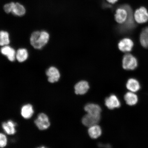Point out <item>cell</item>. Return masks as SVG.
Wrapping results in <instances>:
<instances>
[{"mask_svg":"<svg viewBox=\"0 0 148 148\" xmlns=\"http://www.w3.org/2000/svg\"><path fill=\"white\" fill-rule=\"evenodd\" d=\"M49 34L45 31H36L33 32L30 38V42L35 49H39L46 44L49 39Z\"/></svg>","mask_w":148,"mask_h":148,"instance_id":"obj_1","label":"cell"},{"mask_svg":"<svg viewBox=\"0 0 148 148\" xmlns=\"http://www.w3.org/2000/svg\"><path fill=\"white\" fill-rule=\"evenodd\" d=\"M134 16L131 8L130 9L129 15L124 23L118 27V30L121 33H125L132 30L136 27Z\"/></svg>","mask_w":148,"mask_h":148,"instance_id":"obj_2","label":"cell"},{"mask_svg":"<svg viewBox=\"0 0 148 148\" xmlns=\"http://www.w3.org/2000/svg\"><path fill=\"white\" fill-rule=\"evenodd\" d=\"M131 8V7L127 4L120 6L116 10L115 14L116 21L119 24L124 23L128 17L129 10Z\"/></svg>","mask_w":148,"mask_h":148,"instance_id":"obj_3","label":"cell"},{"mask_svg":"<svg viewBox=\"0 0 148 148\" xmlns=\"http://www.w3.org/2000/svg\"><path fill=\"white\" fill-rule=\"evenodd\" d=\"M136 58L130 53L126 54L123 57V66L124 69L127 70H134L138 66Z\"/></svg>","mask_w":148,"mask_h":148,"instance_id":"obj_4","label":"cell"},{"mask_svg":"<svg viewBox=\"0 0 148 148\" xmlns=\"http://www.w3.org/2000/svg\"><path fill=\"white\" fill-rule=\"evenodd\" d=\"M34 122L37 127L41 130L47 129L50 125L49 117L44 113L39 114Z\"/></svg>","mask_w":148,"mask_h":148,"instance_id":"obj_5","label":"cell"},{"mask_svg":"<svg viewBox=\"0 0 148 148\" xmlns=\"http://www.w3.org/2000/svg\"><path fill=\"white\" fill-rule=\"evenodd\" d=\"M134 16L135 21L138 23H145L148 21V12L145 7H142L137 9Z\"/></svg>","mask_w":148,"mask_h":148,"instance_id":"obj_6","label":"cell"},{"mask_svg":"<svg viewBox=\"0 0 148 148\" xmlns=\"http://www.w3.org/2000/svg\"><path fill=\"white\" fill-rule=\"evenodd\" d=\"M101 119V116L92 115L87 114L82 118V123L86 127H90L99 123Z\"/></svg>","mask_w":148,"mask_h":148,"instance_id":"obj_7","label":"cell"},{"mask_svg":"<svg viewBox=\"0 0 148 148\" xmlns=\"http://www.w3.org/2000/svg\"><path fill=\"white\" fill-rule=\"evenodd\" d=\"M134 43L130 38H126L121 40L118 43V47L123 52H129L132 51Z\"/></svg>","mask_w":148,"mask_h":148,"instance_id":"obj_8","label":"cell"},{"mask_svg":"<svg viewBox=\"0 0 148 148\" xmlns=\"http://www.w3.org/2000/svg\"><path fill=\"white\" fill-rule=\"evenodd\" d=\"M46 75L48 77V81L51 83L57 82L60 77V73L58 69L53 66H51L47 70Z\"/></svg>","mask_w":148,"mask_h":148,"instance_id":"obj_9","label":"cell"},{"mask_svg":"<svg viewBox=\"0 0 148 148\" xmlns=\"http://www.w3.org/2000/svg\"><path fill=\"white\" fill-rule=\"evenodd\" d=\"M105 104L108 109L113 110L115 108H119L121 106V103L119 99L114 95H112L105 100Z\"/></svg>","mask_w":148,"mask_h":148,"instance_id":"obj_10","label":"cell"},{"mask_svg":"<svg viewBox=\"0 0 148 148\" xmlns=\"http://www.w3.org/2000/svg\"><path fill=\"white\" fill-rule=\"evenodd\" d=\"M89 88V85L88 82L85 81H81L75 85V92L77 95H84L88 92Z\"/></svg>","mask_w":148,"mask_h":148,"instance_id":"obj_11","label":"cell"},{"mask_svg":"<svg viewBox=\"0 0 148 148\" xmlns=\"http://www.w3.org/2000/svg\"><path fill=\"white\" fill-rule=\"evenodd\" d=\"M84 109L88 114L101 116V109L98 105L93 103H88L85 106Z\"/></svg>","mask_w":148,"mask_h":148,"instance_id":"obj_12","label":"cell"},{"mask_svg":"<svg viewBox=\"0 0 148 148\" xmlns=\"http://www.w3.org/2000/svg\"><path fill=\"white\" fill-rule=\"evenodd\" d=\"M1 52L3 55L6 56L8 60L11 62H13L15 60V51L10 46H5L3 47L1 49Z\"/></svg>","mask_w":148,"mask_h":148,"instance_id":"obj_13","label":"cell"},{"mask_svg":"<svg viewBox=\"0 0 148 148\" xmlns=\"http://www.w3.org/2000/svg\"><path fill=\"white\" fill-rule=\"evenodd\" d=\"M124 99L127 104L131 106L136 105L138 101V96L134 92L130 91L125 94Z\"/></svg>","mask_w":148,"mask_h":148,"instance_id":"obj_14","label":"cell"},{"mask_svg":"<svg viewBox=\"0 0 148 148\" xmlns=\"http://www.w3.org/2000/svg\"><path fill=\"white\" fill-rule=\"evenodd\" d=\"M126 87L130 92H135L140 90V86L139 82L137 79L131 78L127 81Z\"/></svg>","mask_w":148,"mask_h":148,"instance_id":"obj_15","label":"cell"},{"mask_svg":"<svg viewBox=\"0 0 148 148\" xmlns=\"http://www.w3.org/2000/svg\"><path fill=\"white\" fill-rule=\"evenodd\" d=\"M88 134L90 137L93 139H97L101 136V129L99 125H95L89 127Z\"/></svg>","mask_w":148,"mask_h":148,"instance_id":"obj_16","label":"cell"},{"mask_svg":"<svg viewBox=\"0 0 148 148\" xmlns=\"http://www.w3.org/2000/svg\"><path fill=\"white\" fill-rule=\"evenodd\" d=\"M16 123L12 120H9L2 124V127L5 132L9 135L14 134L16 132Z\"/></svg>","mask_w":148,"mask_h":148,"instance_id":"obj_17","label":"cell"},{"mask_svg":"<svg viewBox=\"0 0 148 148\" xmlns=\"http://www.w3.org/2000/svg\"><path fill=\"white\" fill-rule=\"evenodd\" d=\"M33 113L34 110L32 105L27 104L24 105L21 108V114L22 116L25 119H29L32 117Z\"/></svg>","mask_w":148,"mask_h":148,"instance_id":"obj_18","label":"cell"},{"mask_svg":"<svg viewBox=\"0 0 148 148\" xmlns=\"http://www.w3.org/2000/svg\"><path fill=\"white\" fill-rule=\"evenodd\" d=\"M27 51L24 49H20L16 53V57L17 60L20 62H23L27 60L28 57Z\"/></svg>","mask_w":148,"mask_h":148,"instance_id":"obj_19","label":"cell"},{"mask_svg":"<svg viewBox=\"0 0 148 148\" xmlns=\"http://www.w3.org/2000/svg\"><path fill=\"white\" fill-rule=\"evenodd\" d=\"M12 12L18 16H22L25 14V9L23 5L19 3H15Z\"/></svg>","mask_w":148,"mask_h":148,"instance_id":"obj_20","label":"cell"},{"mask_svg":"<svg viewBox=\"0 0 148 148\" xmlns=\"http://www.w3.org/2000/svg\"><path fill=\"white\" fill-rule=\"evenodd\" d=\"M10 42L9 35L8 32L5 31L0 32V45L3 46L8 45Z\"/></svg>","mask_w":148,"mask_h":148,"instance_id":"obj_21","label":"cell"},{"mask_svg":"<svg viewBox=\"0 0 148 148\" xmlns=\"http://www.w3.org/2000/svg\"><path fill=\"white\" fill-rule=\"evenodd\" d=\"M140 42L141 45L145 48H148V34L145 29L140 33Z\"/></svg>","mask_w":148,"mask_h":148,"instance_id":"obj_22","label":"cell"},{"mask_svg":"<svg viewBox=\"0 0 148 148\" xmlns=\"http://www.w3.org/2000/svg\"><path fill=\"white\" fill-rule=\"evenodd\" d=\"M7 140L6 136L2 134H0V147H4L6 146Z\"/></svg>","mask_w":148,"mask_h":148,"instance_id":"obj_23","label":"cell"},{"mask_svg":"<svg viewBox=\"0 0 148 148\" xmlns=\"http://www.w3.org/2000/svg\"><path fill=\"white\" fill-rule=\"evenodd\" d=\"M15 3H11L5 5L4 6V10L7 13H9L12 12Z\"/></svg>","mask_w":148,"mask_h":148,"instance_id":"obj_24","label":"cell"},{"mask_svg":"<svg viewBox=\"0 0 148 148\" xmlns=\"http://www.w3.org/2000/svg\"><path fill=\"white\" fill-rule=\"evenodd\" d=\"M118 1V0H107V1H108L109 3H112V4L115 3Z\"/></svg>","mask_w":148,"mask_h":148,"instance_id":"obj_25","label":"cell"},{"mask_svg":"<svg viewBox=\"0 0 148 148\" xmlns=\"http://www.w3.org/2000/svg\"><path fill=\"white\" fill-rule=\"evenodd\" d=\"M145 29L146 31H147V32L148 34V27L145 28Z\"/></svg>","mask_w":148,"mask_h":148,"instance_id":"obj_26","label":"cell"}]
</instances>
